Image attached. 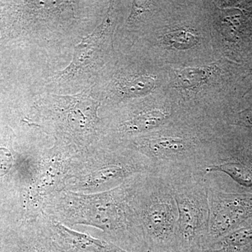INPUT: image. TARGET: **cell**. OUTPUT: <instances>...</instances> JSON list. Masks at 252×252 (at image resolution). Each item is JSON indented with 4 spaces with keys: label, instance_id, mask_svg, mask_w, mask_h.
Wrapping results in <instances>:
<instances>
[{
    "label": "cell",
    "instance_id": "cell-6",
    "mask_svg": "<svg viewBox=\"0 0 252 252\" xmlns=\"http://www.w3.org/2000/svg\"><path fill=\"white\" fill-rule=\"evenodd\" d=\"M168 118V114L161 110L146 111L124 123L120 130L127 134L149 132L164 125Z\"/></svg>",
    "mask_w": 252,
    "mask_h": 252
},
{
    "label": "cell",
    "instance_id": "cell-10",
    "mask_svg": "<svg viewBox=\"0 0 252 252\" xmlns=\"http://www.w3.org/2000/svg\"><path fill=\"white\" fill-rule=\"evenodd\" d=\"M150 5L149 1H133L132 11L129 20L133 19L142 12L148 11Z\"/></svg>",
    "mask_w": 252,
    "mask_h": 252
},
{
    "label": "cell",
    "instance_id": "cell-3",
    "mask_svg": "<svg viewBox=\"0 0 252 252\" xmlns=\"http://www.w3.org/2000/svg\"><path fill=\"white\" fill-rule=\"evenodd\" d=\"M208 187L210 221L205 249L252 217V193L220 190L213 185L210 178Z\"/></svg>",
    "mask_w": 252,
    "mask_h": 252
},
{
    "label": "cell",
    "instance_id": "cell-2",
    "mask_svg": "<svg viewBox=\"0 0 252 252\" xmlns=\"http://www.w3.org/2000/svg\"><path fill=\"white\" fill-rule=\"evenodd\" d=\"M165 179L171 185L178 210L177 252H203L210 221L208 175L190 174Z\"/></svg>",
    "mask_w": 252,
    "mask_h": 252
},
{
    "label": "cell",
    "instance_id": "cell-8",
    "mask_svg": "<svg viewBox=\"0 0 252 252\" xmlns=\"http://www.w3.org/2000/svg\"><path fill=\"white\" fill-rule=\"evenodd\" d=\"M162 41L164 44L176 49L185 50L196 45L198 42V37L192 32L179 30L167 33L162 37Z\"/></svg>",
    "mask_w": 252,
    "mask_h": 252
},
{
    "label": "cell",
    "instance_id": "cell-1",
    "mask_svg": "<svg viewBox=\"0 0 252 252\" xmlns=\"http://www.w3.org/2000/svg\"><path fill=\"white\" fill-rule=\"evenodd\" d=\"M137 205L147 252H177L178 210L168 181L144 175L137 187Z\"/></svg>",
    "mask_w": 252,
    "mask_h": 252
},
{
    "label": "cell",
    "instance_id": "cell-9",
    "mask_svg": "<svg viewBox=\"0 0 252 252\" xmlns=\"http://www.w3.org/2000/svg\"><path fill=\"white\" fill-rule=\"evenodd\" d=\"M156 86V79L149 76L136 78L126 83L122 90L128 95H142L151 92Z\"/></svg>",
    "mask_w": 252,
    "mask_h": 252
},
{
    "label": "cell",
    "instance_id": "cell-11",
    "mask_svg": "<svg viewBox=\"0 0 252 252\" xmlns=\"http://www.w3.org/2000/svg\"><path fill=\"white\" fill-rule=\"evenodd\" d=\"M238 124L250 127L252 130V107L240 113Z\"/></svg>",
    "mask_w": 252,
    "mask_h": 252
},
{
    "label": "cell",
    "instance_id": "cell-4",
    "mask_svg": "<svg viewBox=\"0 0 252 252\" xmlns=\"http://www.w3.org/2000/svg\"><path fill=\"white\" fill-rule=\"evenodd\" d=\"M204 252H252V224L236 228L217 239Z\"/></svg>",
    "mask_w": 252,
    "mask_h": 252
},
{
    "label": "cell",
    "instance_id": "cell-5",
    "mask_svg": "<svg viewBox=\"0 0 252 252\" xmlns=\"http://www.w3.org/2000/svg\"><path fill=\"white\" fill-rule=\"evenodd\" d=\"M213 172H223L239 185L252 187V157L227 158L206 170L207 175Z\"/></svg>",
    "mask_w": 252,
    "mask_h": 252
},
{
    "label": "cell",
    "instance_id": "cell-12",
    "mask_svg": "<svg viewBox=\"0 0 252 252\" xmlns=\"http://www.w3.org/2000/svg\"><path fill=\"white\" fill-rule=\"evenodd\" d=\"M251 90H252V89H251Z\"/></svg>",
    "mask_w": 252,
    "mask_h": 252
},
{
    "label": "cell",
    "instance_id": "cell-13",
    "mask_svg": "<svg viewBox=\"0 0 252 252\" xmlns=\"http://www.w3.org/2000/svg\"></svg>",
    "mask_w": 252,
    "mask_h": 252
},
{
    "label": "cell",
    "instance_id": "cell-7",
    "mask_svg": "<svg viewBox=\"0 0 252 252\" xmlns=\"http://www.w3.org/2000/svg\"><path fill=\"white\" fill-rule=\"evenodd\" d=\"M175 72L177 85L187 89L203 84V81L206 80L208 74L207 69L201 67L185 68L176 70Z\"/></svg>",
    "mask_w": 252,
    "mask_h": 252
}]
</instances>
